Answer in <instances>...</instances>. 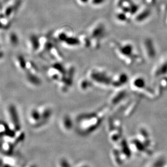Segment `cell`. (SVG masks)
Masks as SVG:
<instances>
[{
    "label": "cell",
    "mask_w": 167,
    "mask_h": 167,
    "mask_svg": "<svg viewBox=\"0 0 167 167\" xmlns=\"http://www.w3.org/2000/svg\"><path fill=\"white\" fill-rule=\"evenodd\" d=\"M6 132H7V129L5 125L0 123V136H2L1 135L4 134Z\"/></svg>",
    "instance_id": "obj_1"
},
{
    "label": "cell",
    "mask_w": 167,
    "mask_h": 167,
    "mask_svg": "<svg viewBox=\"0 0 167 167\" xmlns=\"http://www.w3.org/2000/svg\"><path fill=\"white\" fill-rule=\"evenodd\" d=\"M104 0H94V3H100L102 2Z\"/></svg>",
    "instance_id": "obj_2"
},
{
    "label": "cell",
    "mask_w": 167,
    "mask_h": 167,
    "mask_svg": "<svg viewBox=\"0 0 167 167\" xmlns=\"http://www.w3.org/2000/svg\"><path fill=\"white\" fill-rule=\"evenodd\" d=\"M82 1H83V2H86L87 1V0H81Z\"/></svg>",
    "instance_id": "obj_3"
}]
</instances>
